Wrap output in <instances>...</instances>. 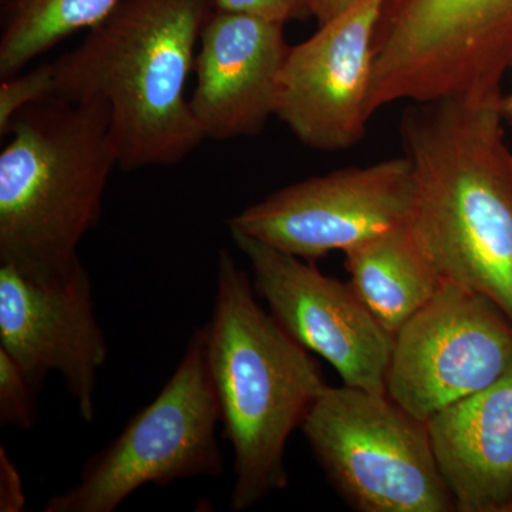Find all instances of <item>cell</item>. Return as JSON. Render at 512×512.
<instances>
[{"label": "cell", "instance_id": "6da1fadb", "mask_svg": "<svg viewBox=\"0 0 512 512\" xmlns=\"http://www.w3.org/2000/svg\"><path fill=\"white\" fill-rule=\"evenodd\" d=\"M501 100L410 103L400 138L413 174L409 225L440 278L483 293L512 320V150Z\"/></svg>", "mask_w": 512, "mask_h": 512}, {"label": "cell", "instance_id": "7a4b0ae2", "mask_svg": "<svg viewBox=\"0 0 512 512\" xmlns=\"http://www.w3.org/2000/svg\"><path fill=\"white\" fill-rule=\"evenodd\" d=\"M215 0H121L52 63L55 97L100 100L124 171L180 164L205 140L185 87Z\"/></svg>", "mask_w": 512, "mask_h": 512}, {"label": "cell", "instance_id": "3957f363", "mask_svg": "<svg viewBox=\"0 0 512 512\" xmlns=\"http://www.w3.org/2000/svg\"><path fill=\"white\" fill-rule=\"evenodd\" d=\"M204 329L208 373L234 451L231 508L247 511L288 485L286 443L328 384L318 360L259 305L252 279L225 248Z\"/></svg>", "mask_w": 512, "mask_h": 512}, {"label": "cell", "instance_id": "277c9868", "mask_svg": "<svg viewBox=\"0 0 512 512\" xmlns=\"http://www.w3.org/2000/svg\"><path fill=\"white\" fill-rule=\"evenodd\" d=\"M0 151V264L39 281L77 265L119 167L100 100L50 97L16 114Z\"/></svg>", "mask_w": 512, "mask_h": 512}, {"label": "cell", "instance_id": "5b68a950", "mask_svg": "<svg viewBox=\"0 0 512 512\" xmlns=\"http://www.w3.org/2000/svg\"><path fill=\"white\" fill-rule=\"evenodd\" d=\"M512 69V0H386L367 111L397 101L503 96Z\"/></svg>", "mask_w": 512, "mask_h": 512}, {"label": "cell", "instance_id": "8992f818", "mask_svg": "<svg viewBox=\"0 0 512 512\" xmlns=\"http://www.w3.org/2000/svg\"><path fill=\"white\" fill-rule=\"evenodd\" d=\"M301 430L319 466L357 512H456L426 421L387 394L326 386Z\"/></svg>", "mask_w": 512, "mask_h": 512}, {"label": "cell", "instance_id": "52a82bcc", "mask_svg": "<svg viewBox=\"0 0 512 512\" xmlns=\"http://www.w3.org/2000/svg\"><path fill=\"white\" fill-rule=\"evenodd\" d=\"M218 423L220 406L208 373L202 326L192 333L183 359L156 399L90 457L77 484L52 495L43 511L114 512L144 485L221 477Z\"/></svg>", "mask_w": 512, "mask_h": 512}, {"label": "cell", "instance_id": "ba28073f", "mask_svg": "<svg viewBox=\"0 0 512 512\" xmlns=\"http://www.w3.org/2000/svg\"><path fill=\"white\" fill-rule=\"evenodd\" d=\"M512 366V320L483 293L443 282L394 335L387 396L427 421Z\"/></svg>", "mask_w": 512, "mask_h": 512}, {"label": "cell", "instance_id": "9c48e42d", "mask_svg": "<svg viewBox=\"0 0 512 512\" xmlns=\"http://www.w3.org/2000/svg\"><path fill=\"white\" fill-rule=\"evenodd\" d=\"M412 205V165L402 156L286 185L228 227L315 262L409 224Z\"/></svg>", "mask_w": 512, "mask_h": 512}, {"label": "cell", "instance_id": "30bf717a", "mask_svg": "<svg viewBox=\"0 0 512 512\" xmlns=\"http://www.w3.org/2000/svg\"><path fill=\"white\" fill-rule=\"evenodd\" d=\"M247 256L256 296L293 340L325 359L343 384L387 394L394 336L380 325L350 282L322 274L306 261L229 229Z\"/></svg>", "mask_w": 512, "mask_h": 512}, {"label": "cell", "instance_id": "8fae6325", "mask_svg": "<svg viewBox=\"0 0 512 512\" xmlns=\"http://www.w3.org/2000/svg\"><path fill=\"white\" fill-rule=\"evenodd\" d=\"M384 2L359 0L289 47L275 117L303 146L340 153L365 137L373 45Z\"/></svg>", "mask_w": 512, "mask_h": 512}, {"label": "cell", "instance_id": "7c38bea8", "mask_svg": "<svg viewBox=\"0 0 512 512\" xmlns=\"http://www.w3.org/2000/svg\"><path fill=\"white\" fill-rule=\"evenodd\" d=\"M0 349L39 390L50 373H59L83 420L96 419L97 379L109 346L83 264L49 281L0 264Z\"/></svg>", "mask_w": 512, "mask_h": 512}, {"label": "cell", "instance_id": "4fadbf2b", "mask_svg": "<svg viewBox=\"0 0 512 512\" xmlns=\"http://www.w3.org/2000/svg\"><path fill=\"white\" fill-rule=\"evenodd\" d=\"M284 26L214 9L195 56L192 113L205 140L261 134L276 116L279 77L288 56Z\"/></svg>", "mask_w": 512, "mask_h": 512}, {"label": "cell", "instance_id": "5bb4252c", "mask_svg": "<svg viewBox=\"0 0 512 512\" xmlns=\"http://www.w3.org/2000/svg\"><path fill=\"white\" fill-rule=\"evenodd\" d=\"M426 423L456 512H512V366Z\"/></svg>", "mask_w": 512, "mask_h": 512}, {"label": "cell", "instance_id": "9a60e30c", "mask_svg": "<svg viewBox=\"0 0 512 512\" xmlns=\"http://www.w3.org/2000/svg\"><path fill=\"white\" fill-rule=\"evenodd\" d=\"M343 254L353 289L393 336L443 285L409 224L367 239Z\"/></svg>", "mask_w": 512, "mask_h": 512}, {"label": "cell", "instance_id": "2e32d148", "mask_svg": "<svg viewBox=\"0 0 512 512\" xmlns=\"http://www.w3.org/2000/svg\"><path fill=\"white\" fill-rule=\"evenodd\" d=\"M121 0H0V79L15 76L64 39L93 28Z\"/></svg>", "mask_w": 512, "mask_h": 512}, {"label": "cell", "instance_id": "e0dca14e", "mask_svg": "<svg viewBox=\"0 0 512 512\" xmlns=\"http://www.w3.org/2000/svg\"><path fill=\"white\" fill-rule=\"evenodd\" d=\"M33 386L18 363L0 349V424L2 427L30 430L35 427L37 397Z\"/></svg>", "mask_w": 512, "mask_h": 512}, {"label": "cell", "instance_id": "ac0fdd59", "mask_svg": "<svg viewBox=\"0 0 512 512\" xmlns=\"http://www.w3.org/2000/svg\"><path fill=\"white\" fill-rule=\"evenodd\" d=\"M55 97L52 63L23 70L0 84V137L5 136L16 114L30 104Z\"/></svg>", "mask_w": 512, "mask_h": 512}, {"label": "cell", "instance_id": "d6986e66", "mask_svg": "<svg viewBox=\"0 0 512 512\" xmlns=\"http://www.w3.org/2000/svg\"><path fill=\"white\" fill-rule=\"evenodd\" d=\"M215 9L248 13L281 25L311 18L308 0H215Z\"/></svg>", "mask_w": 512, "mask_h": 512}, {"label": "cell", "instance_id": "ffe728a7", "mask_svg": "<svg viewBox=\"0 0 512 512\" xmlns=\"http://www.w3.org/2000/svg\"><path fill=\"white\" fill-rule=\"evenodd\" d=\"M25 507L26 497L18 467L10 460L5 448L0 447V511L20 512Z\"/></svg>", "mask_w": 512, "mask_h": 512}, {"label": "cell", "instance_id": "44dd1931", "mask_svg": "<svg viewBox=\"0 0 512 512\" xmlns=\"http://www.w3.org/2000/svg\"><path fill=\"white\" fill-rule=\"evenodd\" d=\"M356 2L359 0H308V6L311 18H315L318 25H323L352 8Z\"/></svg>", "mask_w": 512, "mask_h": 512}, {"label": "cell", "instance_id": "7402d4cb", "mask_svg": "<svg viewBox=\"0 0 512 512\" xmlns=\"http://www.w3.org/2000/svg\"><path fill=\"white\" fill-rule=\"evenodd\" d=\"M501 110H503L505 123L510 124L512 127V89L510 90V93L503 94V100H501Z\"/></svg>", "mask_w": 512, "mask_h": 512}]
</instances>
